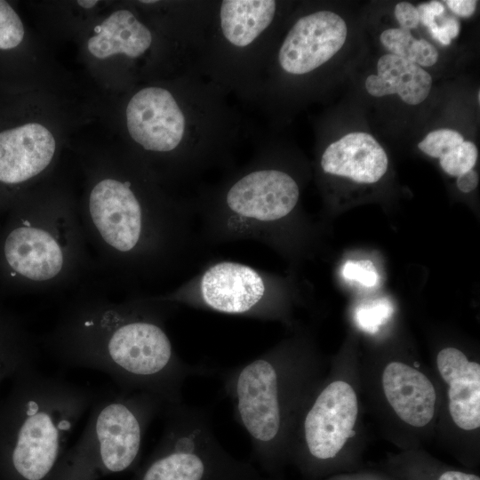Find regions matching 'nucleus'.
I'll return each instance as SVG.
<instances>
[{"mask_svg": "<svg viewBox=\"0 0 480 480\" xmlns=\"http://www.w3.org/2000/svg\"><path fill=\"white\" fill-rule=\"evenodd\" d=\"M377 69L378 74L370 75L365 81L372 96L396 93L404 102L417 105L429 94L432 78L417 64L388 53L380 58Z\"/></svg>", "mask_w": 480, "mask_h": 480, "instance_id": "nucleus-14", "label": "nucleus"}, {"mask_svg": "<svg viewBox=\"0 0 480 480\" xmlns=\"http://www.w3.org/2000/svg\"><path fill=\"white\" fill-rule=\"evenodd\" d=\"M299 198V185L286 172L250 170L194 209L200 241L204 249L236 241L278 247Z\"/></svg>", "mask_w": 480, "mask_h": 480, "instance_id": "nucleus-4", "label": "nucleus"}, {"mask_svg": "<svg viewBox=\"0 0 480 480\" xmlns=\"http://www.w3.org/2000/svg\"><path fill=\"white\" fill-rule=\"evenodd\" d=\"M125 115L130 136L147 151L172 152L183 139L185 116L166 89L140 90L129 100Z\"/></svg>", "mask_w": 480, "mask_h": 480, "instance_id": "nucleus-9", "label": "nucleus"}, {"mask_svg": "<svg viewBox=\"0 0 480 480\" xmlns=\"http://www.w3.org/2000/svg\"><path fill=\"white\" fill-rule=\"evenodd\" d=\"M77 4L85 8V9H89V8H92L93 6H95L97 4H98V1H95V0H80V1H77Z\"/></svg>", "mask_w": 480, "mask_h": 480, "instance_id": "nucleus-28", "label": "nucleus"}, {"mask_svg": "<svg viewBox=\"0 0 480 480\" xmlns=\"http://www.w3.org/2000/svg\"><path fill=\"white\" fill-rule=\"evenodd\" d=\"M438 372L448 385L449 411L453 422L470 431L480 426V364L455 348L442 349Z\"/></svg>", "mask_w": 480, "mask_h": 480, "instance_id": "nucleus-11", "label": "nucleus"}, {"mask_svg": "<svg viewBox=\"0 0 480 480\" xmlns=\"http://www.w3.org/2000/svg\"><path fill=\"white\" fill-rule=\"evenodd\" d=\"M357 412V398L350 384L334 380L325 386L302 419L303 455L312 463L334 458L354 435Z\"/></svg>", "mask_w": 480, "mask_h": 480, "instance_id": "nucleus-8", "label": "nucleus"}, {"mask_svg": "<svg viewBox=\"0 0 480 480\" xmlns=\"http://www.w3.org/2000/svg\"><path fill=\"white\" fill-rule=\"evenodd\" d=\"M440 159L441 168L451 176H459L475 166L477 148L471 141H463L444 155Z\"/></svg>", "mask_w": 480, "mask_h": 480, "instance_id": "nucleus-18", "label": "nucleus"}, {"mask_svg": "<svg viewBox=\"0 0 480 480\" xmlns=\"http://www.w3.org/2000/svg\"><path fill=\"white\" fill-rule=\"evenodd\" d=\"M382 387L388 404L402 420L417 428L431 421L436 391L421 372L401 362H391L383 371Z\"/></svg>", "mask_w": 480, "mask_h": 480, "instance_id": "nucleus-12", "label": "nucleus"}, {"mask_svg": "<svg viewBox=\"0 0 480 480\" xmlns=\"http://www.w3.org/2000/svg\"><path fill=\"white\" fill-rule=\"evenodd\" d=\"M141 3L148 4V3H156V1H140Z\"/></svg>", "mask_w": 480, "mask_h": 480, "instance_id": "nucleus-29", "label": "nucleus"}, {"mask_svg": "<svg viewBox=\"0 0 480 480\" xmlns=\"http://www.w3.org/2000/svg\"><path fill=\"white\" fill-rule=\"evenodd\" d=\"M149 297L176 308L186 306L260 320L280 317L285 299L276 276L229 260L208 262L174 289Z\"/></svg>", "mask_w": 480, "mask_h": 480, "instance_id": "nucleus-7", "label": "nucleus"}, {"mask_svg": "<svg viewBox=\"0 0 480 480\" xmlns=\"http://www.w3.org/2000/svg\"><path fill=\"white\" fill-rule=\"evenodd\" d=\"M151 44L149 29L132 12L123 9L112 12L96 28V34L89 38L87 48L98 59L119 53L138 58Z\"/></svg>", "mask_w": 480, "mask_h": 480, "instance_id": "nucleus-15", "label": "nucleus"}, {"mask_svg": "<svg viewBox=\"0 0 480 480\" xmlns=\"http://www.w3.org/2000/svg\"><path fill=\"white\" fill-rule=\"evenodd\" d=\"M380 39L391 54L420 67H431L437 61V50L425 39L417 40L409 30L389 28L381 33Z\"/></svg>", "mask_w": 480, "mask_h": 480, "instance_id": "nucleus-17", "label": "nucleus"}, {"mask_svg": "<svg viewBox=\"0 0 480 480\" xmlns=\"http://www.w3.org/2000/svg\"><path fill=\"white\" fill-rule=\"evenodd\" d=\"M392 313V307L386 300H380L356 311V320L362 328L375 332Z\"/></svg>", "mask_w": 480, "mask_h": 480, "instance_id": "nucleus-20", "label": "nucleus"}, {"mask_svg": "<svg viewBox=\"0 0 480 480\" xmlns=\"http://www.w3.org/2000/svg\"><path fill=\"white\" fill-rule=\"evenodd\" d=\"M420 21L424 26L429 28L436 22V19L444 12V5L438 1H432L428 4H420L417 7Z\"/></svg>", "mask_w": 480, "mask_h": 480, "instance_id": "nucleus-24", "label": "nucleus"}, {"mask_svg": "<svg viewBox=\"0 0 480 480\" xmlns=\"http://www.w3.org/2000/svg\"><path fill=\"white\" fill-rule=\"evenodd\" d=\"M342 276L348 281H356L366 287L374 286L378 282V273L368 260L347 261L342 268Z\"/></svg>", "mask_w": 480, "mask_h": 480, "instance_id": "nucleus-21", "label": "nucleus"}, {"mask_svg": "<svg viewBox=\"0 0 480 480\" xmlns=\"http://www.w3.org/2000/svg\"><path fill=\"white\" fill-rule=\"evenodd\" d=\"M94 265L79 208L27 190L0 215V292H48L78 282Z\"/></svg>", "mask_w": 480, "mask_h": 480, "instance_id": "nucleus-3", "label": "nucleus"}, {"mask_svg": "<svg viewBox=\"0 0 480 480\" xmlns=\"http://www.w3.org/2000/svg\"><path fill=\"white\" fill-rule=\"evenodd\" d=\"M395 15L401 28L406 30L415 28L420 22L417 8L408 2L397 4L395 7Z\"/></svg>", "mask_w": 480, "mask_h": 480, "instance_id": "nucleus-23", "label": "nucleus"}, {"mask_svg": "<svg viewBox=\"0 0 480 480\" xmlns=\"http://www.w3.org/2000/svg\"><path fill=\"white\" fill-rule=\"evenodd\" d=\"M273 0H225L220 11V27L232 44H252L272 22L276 13Z\"/></svg>", "mask_w": 480, "mask_h": 480, "instance_id": "nucleus-16", "label": "nucleus"}, {"mask_svg": "<svg viewBox=\"0 0 480 480\" xmlns=\"http://www.w3.org/2000/svg\"><path fill=\"white\" fill-rule=\"evenodd\" d=\"M176 309L149 295L115 300L81 291L38 342L63 366L98 371L120 391L151 394L165 406L179 404L185 380L214 369L188 364L178 355L165 327Z\"/></svg>", "mask_w": 480, "mask_h": 480, "instance_id": "nucleus-1", "label": "nucleus"}, {"mask_svg": "<svg viewBox=\"0 0 480 480\" xmlns=\"http://www.w3.org/2000/svg\"><path fill=\"white\" fill-rule=\"evenodd\" d=\"M464 141L460 133L454 130L441 129L429 132L418 145L429 156L440 158Z\"/></svg>", "mask_w": 480, "mask_h": 480, "instance_id": "nucleus-19", "label": "nucleus"}, {"mask_svg": "<svg viewBox=\"0 0 480 480\" xmlns=\"http://www.w3.org/2000/svg\"><path fill=\"white\" fill-rule=\"evenodd\" d=\"M141 188L104 176L79 208L94 262L128 286L173 277L204 251L194 208Z\"/></svg>", "mask_w": 480, "mask_h": 480, "instance_id": "nucleus-2", "label": "nucleus"}, {"mask_svg": "<svg viewBox=\"0 0 480 480\" xmlns=\"http://www.w3.org/2000/svg\"><path fill=\"white\" fill-rule=\"evenodd\" d=\"M456 183L460 191L469 193L477 187L478 175L473 169L469 170L459 175Z\"/></svg>", "mask_w": 480, "mask_h": 480, "instance_id": "nucleus-26", "label": "nucleus"}, {"mask_svg": "<svg viewBox=\"0 0 480 480\" xmlns=\"http://www.w3.org/2000/svg\"><path fill=\"white\" fill-rule=\"evenodd\" d=\"M388 156L376 140L366 132H350L329 145L321 157L326 173L359 183L377 182L387 172Z\"/></svg>", "mask_w": 480, "mask_h": 480, "instance_id": "nucleus-13", "label": "nucleus"}, {"mask_svg": "<svg viewBox=\"0 0 480 480\" xmlns=\"http://www.w3.org/2000/svg\"><path fill=\"white\" fill-rule=\"evenodd\" d=\"M438 480H480L478 476L461 471L449 470L444 472Z\"/></svg>", "mask_w": 480, "mask_h": 480, "instance_id": "nucleus-27", "label": "nucleus"}, {"mask_svg": "<svg viewBox=\"0 0 480 480\" xmlns=\"http://www.w3.org/2000/svg\"><path fill=\"white\" fill-rule=\"evenodd\" d=\"M289 355L286 347H276L220 374L235 420L250 438L252 456L268 477L277 476L284 457L293 393Z\"/></svg>", "mask_w": 480, "mask_h": 480, "instance_id": "nucleus-5", "label": "nucleus"}, {"mask_svg": "<svg viewBox=\"0 0 480 480\" xmlns=\"http://www.w3.org/2000/svg\"><path fill=\"white\" fill-rule=\"evenodd\" d=\"M445 3L458 16L469 17L474 13L477 2L475 0H448Z\"/></svg>", "mask_w": 480, "mask_h": 480, "instance_id": "nucleus-25", "label": "nucleus"}, {"mask_svg": "<svg viewBox=\"0 0 480 480\" xmlns=\"http://www.w3.org/2000/svg\"><path fill=\"white\" fill-rule=\"evenodd\" d=\"M348 34L344 20L330 11L301 17L292 26L279 50L282 68L293 75L308 73L337 53Z\"/></svg>", "mask_w": 480, "mask_h": 480, "instance_id": "nucleus-10", "label": "nucleus"}, {"mask_svg": "<svg viewBox=\"0 0 480 480\" xmlns=\"http://www.w3.org/2000/svg\"><path fill=\"white\" fill-rule=\"evenodd\" d=\"M436 24L437 28L431 31L430 34L433 38L444 45L450 44L452 39L455 38L460 32V22L453 17H444L441 24Z\"/></svg>", "mask_w": 480, "mask_h": 480, "instance_id": "nucleus-22", "label": "nucleus"}, {"mask_svg": "<svg viewBox=\"0 0 480 480\" xmlns=\"http://www.w3.org/2000/svg\"><path fill=\"white\" fill-rule=\"evenodd\" d=\"M160 439L136 480H268L217 439L208 409L181 403L162 411Z\"/></svg>", "mask_w": 480, "mask_h": 480, "instance_id": "nucleus-6", "label": "nucleus"}]
</instances>
